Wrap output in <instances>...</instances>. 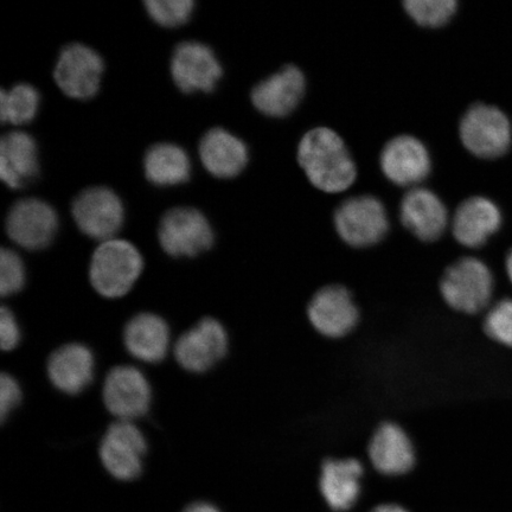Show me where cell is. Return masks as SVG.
<instances>
[{
    "label": "cell",
    "instance_id": "14",
    "mask_svg": "<svg viewBox=\"0 0 512 512\" xmlns=\"http://www.w3.org/2000/svg\"><path fill=\"white\" fill-rule=\"evenodd\" d=\"M223 70L214 51L200 42L178 44L171 59V75L183 93H211Z\"/></svg>",
    "mask_w": 512,
    "mask_h": 512
},
{
    "label": "cell",
    "instance_id": "6",
    "mask_svg": "<svg viewBox=\"0 0 512 512\" xmlns=\"http://www.w3.org/2000/svg\"><path fill=\"white\" fill-rule=\"evenodd\" d=\"M158 240L174 258H194L214 245V232L207 217L195 208H174L160 220Z\"/></svg>",
    "mask_w": 512,
    "mask_h": 512
},
{
    "label": "cell",
    "instance_id": "25",
    "mask_svg": "<svg viewBox=\"0 0 512 512\" xmlns=\"http://www.w3.org/2000/svg\"><path fill=\"white\" fill-rule=\"evenodd\" d=\"M146 178L157 187L188 182L191 163L181 146L171 143L153 145L144 158Z\"/></svg>",
    "mask_w": 512,
    "mask_h": 512
},
{
    "label": "cell",
    "instance_id": "28",
    "mask_svg": "<svg viewBox=\"0 0 512 512\" xmlns=\"http://www.w3.org/2000/svg\"><path fill=\"white\" fill-rule=\"evenodd\" d=\"M144 5L153 21L169 29L187 23L195 9L192 0H146Z\"/></svg>",
    "mask_w": 512,
    "mask_h": 512
},
{
    "label": "cell",
    "instance_id": "22",
    "mask_svg": "<svg viewBox=\"0 0 512 512\" xmlns=\"http://www.w3.org/2000/svg\"><path fill=\"white\" fill-rule=\"evenodd\" d=\"M198 152L204 168L216 178H234L248 163L246 144L220 127L211 128L204 134Z\"/></svg>",
    "mask_w": 512,
    "mask_h": 512
},
{
    "label": "cell",
    "instance_id": "35",
    "mask_svg": "<svg viewBox=\"0 0 512 512\" xmlns=\"http://www.w3.org/2000/svg\"><path fill=\"white\" fill-rule=\"evenodd\" d=\"M505 267H507L508 277L512 284V251L508 254L507 261H505Z\"/></svg>",
    "mask_w": 512,
    "mask_h": 512
},
{
    "label": "cell",
    "instance_id": "11",
    "mask_svg": "<svg viewBox=\"0 0 512 512\" xmlns=\"http://www.w3.org/2000/svg\"><path fill=\"white\" fill-rule=\"evenodd\" d=\"M59 228L56 211L38 198L17 201L6 216L5 230L10 240L28 251H40L54 240Z\"/></svg>",
    "mask_w": 512,
    "mask_h": 512
},
{
    "label": "cell",
    "instance_id": "29",
    "mask_svg": "<svg viewBox=\"0 0 512 512\" xmlns=\"http://www.w3.org/2000/svg\"><path fill=\"white\" fill-rule=\"evenodd\" d=\"M483 329L492 341L512 348V299H503L486 313Z\"/></svg>",
    "mask_w": 512,
    "mask_h": 512
},
{
    "label": "cell",
    "instance_id": "27",
    "mask_svg": "<svg viewBox=\"0 0 512 512\" xmlns=\"http://www.w3.org/2000/svg\"><path fill=\"white\" fill-rule=\"evenodd\" d=\"M403 6L422 27L439 28L450 22L458 3L454 0H407Z\"/></svg>",
    "mask_w": 512,
    "mask_h": 512
},
{
    "label": "cell",
    "instance_id": "18",
    "mask_svg": "<svg viewBox=\"0 0 512 512\" xmlns=\"http://www.w3.org/2000/svg\"><path fill=\"white\" fill-rule=\"evenodd\" d=\"M400 217L403 226L424 242L439 240L448 223L443 201L433 191L422 188H414L402 198Z\"/></svg>",
    "mask_w": 512,
    "mask_h": 512
},
{
    "label": "cell",
    "instance_id": "15",
    "mask_svg": "<svg viewBox=\"0 0 512 512\" xmlns=\"http://www.w3.org/2000/svg\"><path fill=\"white\" fill-rule=\"evenodd\" d=\"M368 457L384 476L407 475L416 464L415 445L405 428L392 421L382 422L371 435Z\"/></svg>",
    "mask_w": 512,
    "mask_h": 512
},
{
    "label": "cell",
    "instance_id": "8",
    "mask_svg": "<svg viewBox=\"0 0 512 512\" xmlns=\"http://www.w3.org/2000/svg\"><path fill=\"white\" fill-rule=\"evenodd\" d=\"M72 215L83 234L104 242L114 239V235L123 227L124 206L113 190L89 188L76 196Z\"/></svg>",
    "mask_w": 512,
    "mask_h": 512
},
{
    "label": "cell",
    "instance_id": "32",
    "mask_svg": "<svg viewBox=\"0 0 512 512\" xmlns=\"http://www.w3.org/2000/svg\"><path fill=\"white\" fill-rule=\"evenodd\" d=\"M21 341V330L17 320L8 307L3 306L0 311V344L4 351L15 349Z\"/></svg>",
    "mask_w": 512,
    "mask_h": 512
},
{
    "label": "cell",
    "instance_id": "1",
    "mask_svg": "<svg viewBox=\"0 0 512 512\" xmlns=\"http://www.w3.org/2000/svg\"><path fill=\"white\" fill-rule=\"evenodd\" d=\"M298 162L309 181L329 194L347 190L356 181V164L347 145L328 127L305 134L298 146Z\"/></svg>",
    "mask_w": 512,
    "mask_h": 512
},
{
    "label": "cell",
    "instance_id": "34",
    "mask_svg": "<svg viewBox=\"0 0 512 512\" xmlns=\"http://www.w3.org/2000/svg\"><path fill=\"white\" fill-rule=\"evenodd\" d=\"M371 512H408L398 504H382Z\"/></svg>",
    "mask_w": 512,
    "mask_h": 512
},
{
    "label": "cell",
    "instance_id": "23",
    "mask_svg": "<svg viewBox=\"0 0 512 512\" xmlns=\"http://www.w3.org/2000/svg\"><path fill=\"white\" fill-rule=\"evenodd\" d=\"M40 171L37 145L25 132L4 134L0 142V178L11 189L34 182Z\"/></svg>",
    "mask_w": 512,
    "mask_h": 512
},
{
    "label": "cell",
    "instance_id": "7",
    "mask_svg": "<svg viewBox=\"0 0 512 512\" xmlns=\"http://www.w3.org/2000/svg\"><path fill=\"white\" fill-rule=\"evenodd\" d=\"M460 139L467 150L479 158H497L509 150L512 138L510 121L502 111L477 104L460 121Z\"/></svg>",
    "mask_w": 512,
    "mask_h": 512
},
{
    "label": "cell",
    "instance_id": "12",
    "mask_svg": "<svg viewBox=\"0 0 512 512\" xmlns=\"http://www.w3.org/2000/svg\"><path fill=\"white\" fill-rule=\"evenodd\" d=\"M147 443L142 431L132 421H115L108 427L100 444V459L114 478L132 480L143 471Z\"/></svg>",
    "mask_w": 512,
    "mask_h": 512
},
{
    "label": "cell",
    "instance_id": "3",
    "mask_svg": "<svg viewBox=\"0 0 512 512\" xmlns=\"http://www.w3.org/2000/svg\"><path fill=\"white\" fill-rule=\"evenodd\" d=\"M495 280L482 260L462 258L448 266L440 279L439 292L453 311L477 315L488 309L494 296Z\"/></svg>",
    "mask_w": 512,
    "mask_h": 512
},
{
    "label": "cell",
    "instance_id": "5",
    "mask_svg": "<svg viewBox=\"0 0 512 512\" xmlns=\"http://www.w3.org/2000/svg\"><path fill=\"white\" fill-rule=\"evenodd\" d=\"M334 223L339 238L354 248H368L381 242L389 230L383 203L374 196L351 197L337 208Z\"/></svg>",
    "mask_w": 512,
    "mask_h": 512
},
{
    "label": "cell",
    "instance_id": "9",
    "mask_svg": "<svg viewBox=\"0 0 512 512\" xmlns=\"http://www.w3.org/2000/svg\"><path fill=\"white\" fill-rule=\"evenodd\" d=\"M104 69V61L94 49L85 44H69L57 60L54 80L69 98L88 100L99 92Z\"/></svg>",
    "mask_w": 512,
    "mask_h": 512
},
{
    "label": "cell",
    "instance_id": "21",
    "mask_svg": "<svg viewBox=\"0 0 512 512\" xmlns=\"http://www.w3.org/2000/svg\"><path fill=\"white\" fill-rule=\"evenodd\" d=\"M502 224L501 211L484 197H471L454 214L452 233L460 245L479 248L485 245Z\"/></svg>",
    "mask_w": 512,
    "mask_h": 512
},
{
    "label": "cell",
    "instance_id": "17",
    "mask_svg": "<svg viewBox=\"0 0 512 512\" xmlns=\"http://www.w3.org/2000/svg\"><path fill=\"white\" fill-rule=\"evenodd\" d=\"M305 76L298 67L286 66L253 88L251 98L256 110L267 117L284 118L304 98Z\"/></svg>",
    "mask_w": 512,
    "mask_h": 512
},
{
    "label": "cell",
    "instance_id": "31",
    "mask_svg": "<svg viewBox=\"0 0 512 512\" xmlns=\"http://www.w3.org/2000/svg\"><path fill=\"white\" fill-rule=\"evenodd\" d=\"M22 390L14 377L3 374L0 377V418L6 420L10 413L19 405Z\"/></svg>",
    "mask_w": 512,
    "mask_h": 512
},
{
    "label": "cell",
    "instance_id": "33",
    "mask_svg": "<svg viewBox=\"0 0 512 512\" xmlns=\"http://www.w3.org/2000/svg\"><path fill=\"white\" fill-rule=\"evenodd\" d=\"M184 512H221L219 509L214 507L213 504L209 503H195L189 505L187 509L184 510Z\"/></svg>",
    "mask_w": 512,
    "mask_h": 512
},
{
    "label": "cell",
    "instance_id": "2",
    "mask_svg": "<svg viewBox=\"0 0 512 512\" xmlns=\"http://www.w3.org/2000/svg\"><path fill=\"white\" fill-rule=\"evenodd\" d=\"M143 270V256L136 246L126 240L111 239L95 249L89 280L100 296L118 299L132 290Z\"/></svg>",
    "mask_w": 512,
    "mask_h": 512
},
{
    "label": "cell",
    "instance_id": "16",
    "mask_svg": "<svg viewBox=\"0 0 512 512\" xmlns=\"http://www.w3.org/2000/svg\"><path fill=\"white\" fill-rule=\"evenodd\" d=\"M380 164L389 181L400 187L421 183L430 175L432 166L427 147L407 134L389 140L383 147Z\"/></svg>",
    "mask_w": 512,
    "mask_h": 512
},
{
    "label": "cell",
    "instance_id": "10",
    "mask_svg": "<svg viewBox=\"0 0 512 512\" xmlns=\"http://www.w3.org/2000/svg\"><path fill=\"white\" fill-rule=\"evenodd\" d=\"M228 345V334L224 326L219 320L207 317L177 339L174 354L183 369L202 374L223 360Z\"/></svg>",
    "mask_w": 512,
    "mask_h": 512
},
{
    "label": "cell",
    "instance_id": "26",
    "mask_svg": "<svg viewBox=\"0 0 512 512\" xmlns=\"http://www.w3.org/2000/svg\"><path fill=\"white\" fill-rule=\"evenodd\" d=\"M40 105V94L27 83H19L0 93V119L12 125L29 124L34 120Z\"/></svg>",
    "mask_w": 512,
    "mask_h": 512
},
{
    "label": "cell",
    "instance_id": "20",
    "mask_svg": "<svg viewBox=\"0 0 512 512\" xmlns=\"http://www.w3.org/2000/svg\"><path fill=\"white\" fill-rule=\"evenodd\" d=\"M363 465L355 458L326 459L320 470L319 489L329 507L348 511L360 498Z\"/></svg>",
    "mask_w": 512,
    "mask_h": 512
},
{
    "label": "cell",
    "instance_id": "4",
    "mask_svg": "<svg viewBox=\"0 0 512 512\" xmlns=\"http://www.w3.org/2000/svg\"><path fill=\"white\" fill-rule=\"evenodd\" d=\"M306 317L318 335L342 339L360 324L361 312L349 288L330 284L312 294L306 306Z\"/></svg>",
    "mask_w": 512,
    "mask_h": 512
},
{
    "label": "cell",
    "instance_id": "13",
    "mask_svg": "<svg viewBox=\"0 0 512 512\" xmlns=\"http://www.w3.org/2000/svg\"><path fill=\"white\" fill-rule=\"evenodd\" d=\"M102 399L107 411L115 418L133 422L149 412L152 390L142 371L131 366H119L108 373Z\"/></svg>",
    "mask_w": 512,
    "mask_h": 512
},
{
    "label": "cell",
    "instance_id": "24",
    "mask_svg": "<svg viewBox=\"0 0 512 512\" xmlns=\"http://www.w3.org/2000/svg\"><path fill=\"white\" fill-rule=\"evenodd\" d=\"M124 343L130 355L145 363H159L168 355L171 335L168 323L155 313H139L125 326Z\"/></svg>",
    "mask_w": 512,
    "mask_h": 512
},
{
    "label": "cell",
    "instance_id": "30",
    "mask_svg": "<svg viewBox=\"0 0 512 512\" xmlns=\"http://www.w3.org/2000/svg\"><path fill=\"white\" fill-rule=\"evenodd\" d=\"M25 284L24 264L15 251L2 248L0 253V293L3 297H10L21 291Z\"/></svg>",
    "mask_w": 512,
    "mask_h": 512
},
{
    "label": "cell",
    "instance_id": "19",
    "mask_svg": "<svg viewBox=\"0 0 512 512\" xmlns=\"http://www.w3.org/2000/svg\"><path fill=\"white\" fill-rule=\"evenodd\" d=\"M47 369L56 389L68 395L80 394L94 379V355L86 345L66 344L51 354Z\"/></svg>",
    "mask_w": 512,
    "mask_h": 512
}]
</instances>
